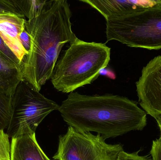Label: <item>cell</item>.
I'll use <instances>...</instances> for the list:
<instances>
[{"mask_svg": "<svg viewBox=\"0 0 161 160\" xmlns=\"http://www.w3.org/2000/svg\"><path fill=\"white\" fill-rule=\"evenodd\" d=\"M72 16L66 0H43L25 20L31 47L21 65L22 77L38 92L51 79L63 46L77 39L72 29Z\"/></svg>", "mask_w": 161, "mask_h": 160, "instance_id": "1", "label": "cell"}, {"mask_svg": "<svg viewBox=\"0 0 161 160\" xmlns=\"http://www.w3.org/2000/svg\"><path fill=\"white\" fill-rule=\"evenodd\" d=\"M69 125L83 132H96L106 140L142 131L147 116L136 101L112 94L87 95L72 92L58 110Z\"/></svg>", "mask_w": 161, "mask_h": 160, "instance_id": "2", "label": "cell"}, {"mask_svg": "<svg viewBox=\"0 0 161 160\" xmlns=\"http://www.w3.org/2000/svg\"><path fill=\"white\" fill-rule=\"evenodd\" d=\"M110 54L105 43L77 38L58 59L50 79L53 87L67 94L91 84L108 65Z\"/></svg>", "mask_w": 161, "mask_h": 160, "instance_id": "3", "label": "cell"}, {"mask_svg": "<svg viewBox=\"0 0 161 160\" xmlns=\"http://www.w3.org/2000/svg\"><path fill=\"white\" fill-rule=\"evenodd\" d=\"M107 42L131 48L161 49V4L141 7L106 20Z\"/></svg>", "mask_w": 161, "mask_h": 160, "instance_id": "4", "label": "cell"}, {"mask_svg": "<svg viewBox=\"0 0 161 160\" xmlns=\"http://www.w3.org/2000/svg\"><path fill=\"white\" fill-rule=\"evenodd\" d=\"M59 107L56 102L45 97L25 81H21L11 97V116L7 134L12 138L26 127L36 132L45 117L58 111Z\"/></svg>", "mask_w": 161, "mask_h": 160, "instance_id": "5", "label": "cell"}, {"mask_svg": "<svg viewBox=\"0 0 161 160\" xmlns=\"http://www.w3.org/2000/svg\"><path fill=\"white\" fill-rule=\"evenodd\" d=\"M124 151L120 144H109L100 134L93 135L69 126L58 138V149L53 160H118Z\"/></svg>", "mask_w": 161, "mask_h": 160, "instance_id": "6", "label": "cell"}, {"mask_svg": "<svg viewBox=\"0 0 161 160\" xmlns=\"http://www.w3.org/2000/svg\"><path fill=\"white\" fill-rule=\"evenodd\" d=\"M139 104L147 114L161 115V55L151 59L142 70L136 82Z\"/></svg>", "mask_w": 161, "mask_h": 160, "instance_id": "7", "label": "cell"}, {"mask_svg": "<svg viewBox=\"0 0 161 160\" xmlns=\"http://www.w3.org/2000/svg\"><path fill=\"white\" fill-rule=\"evenodd\" d=\"M25 18L11 12L0 11V36L21 65L28 54L20 40V35L25 29Z\"/></svg>", "mask_w": 161, "mask_h": 160, "instance_id": "8", "label": "cell"}, {"mask_svg": "<svg viewBox=\"0 0 161 160\" xmlns=\"http://www.w3.org/2000/svg\"><path fill=\"white\" fill-rule=\"evenodd\" d=\"M11 160H51L37 142L36 132L29 127L11 138Z\"/></svg>", "mask_w": 161, "mask_h": 160, "instance_id": "9", "label": "cell"}, {"mask_svg": "<svg viewBox=\"0 0 161 160\" xmlns=\"http://www.w3.org/2000/svg\"><path fill=\"white\" fill-rule=\"evenodd\" d=\"M99 12L106 20L118 17L129 10L141 7L157 4L155 1H116V0H80Z\"/></svg>", "mask_w": 161, "mask_h": 160, "instance_id": "10", "label": "cell"}, {"mask_svg": "<svg viewBox=\"0 0 161 160\" xmlns=\"http://www.w3.org/2000/svg\"><path fill=\"white\" fill-rule=\"evenodd\" d=\"M21 80L20 67L0 51V93L12 97Z\"/></svg>", "mask_w": 161, "mask_h": 160, "instance_id": "11", "label": "cell"}, {"mask_svg": "<svg viewBox=\"0 0 161 160\" xmlns=\"http://www.w3.org/2000/svg\"><path fill=\"white\" fill-rule=\"evenodd\" d=\"M11 113V97L0 93V130L7 129Z\"/></svg>", "mask_w": 161, "mask_h": 160, "instance_id": "12", "label": "cell"}, {"mask_svg": "<svg viewBox=\"0 0 161 160\" xmlns=\"http://www.w3.org/2000/svg\"><path fill=\"white\" fill-rule=\"evenodd\" d=\"M9 136L3 130H0V160H11Z\"/></svg>", "mask_w": 161, "mask_h": 160, "instance_id": "13", "label": "cell"}, {"mask_svg": "<svg viewBox=\"0 0 161 160\" xmlns=\"http://www.w3.org/2000/svg\"><path fill=\"white\" fill-rule=\"evenodd\" d=\"M141 150L133 153H129L123 151L119 155L118 160H152L149 157L147 156H141Z\"/></svg>", "mask_w": 161, "mask_h": 160, "instance_id": "14", "label": "cell"}, {"mask_svg": "<svg viewBox=\"0 0 161 160\" xmlns=\"http://www.w3.org/2000/svg\"><path fill=\"white\" fill-rule=\"evenodd\" d=\"M0 51L8 59H10L11 61L20 67L21 64L19 59L15 54L12 52V51L6 45L1 36H0Z\"/></svg>", "mask_w": 161, "mask_h": 160, "instance_id": "15", "label": "cell"}, {"mask_svg": "<svg viewBox=\"0 0 161 160\" xmlns=\"http://www.w3.org/2000/svg\"><path fill=\"white\" fill-rule=\"evenodd\" d=\"M152 160H161V138L153 141L150 150Z\"/></svg>", "mask_w": 161, "mask_h": 160, "instance_id": "16", "label": "cell"}, {"mask_svg": "<svg viewBox=\"0 0 161 160\" xmlns=\"http://www.w3.org/2000/svg\"><path fill=\"white\" fill-rule=\"evenodd\" d=\"M20 40L23 47L28 53L31 47V39H30L29 34L26 32L25 29L23 31L20 35Z\"/></svg>", "mask_w": 161, "mask_h": 160, "instance_id": "17", "label": "cell"}, {"mask_svg": "<svg viewBox=\"0 0 161 160\" xmlns=\"http://www.w3.org/2000/svg\"><path fill=\"white\" fill-rule=\"evenodd\" d=\"M155 119L157 121L158 126L159 128L160 131V137L161 138V115L157 116Z\"/></svg>", "mask_w": 161, "mask_h": 160, "instance_id": "18", "label": "cell"}, {"mask_svg": "<svg viewBox=\"0 0 161 160\" xmlns=\"http://www.w3.org/2000/svg\"><path fill=\"white\" fill-rule=\"evenodd\" d=\"M156 3H157L158 4H161V0H157L156 1Z\"/></svg>", "mask_w": 161, "mask_h": 160, "instance_id": "19", "label": "cell"}, {"mask_svg": "<svg viewBox=\"0 0 161 160\" xmlns=\"http://www.w3.org/2000/svg\"><path fill=\"white\" fill-rule=\"evenodd\" d=\"M1 9H0V11H1Z\"/></svg>", "mask_w": 161, "mask_h": 160, "instance_id": "20", "label": "cell"}]
</instances>
